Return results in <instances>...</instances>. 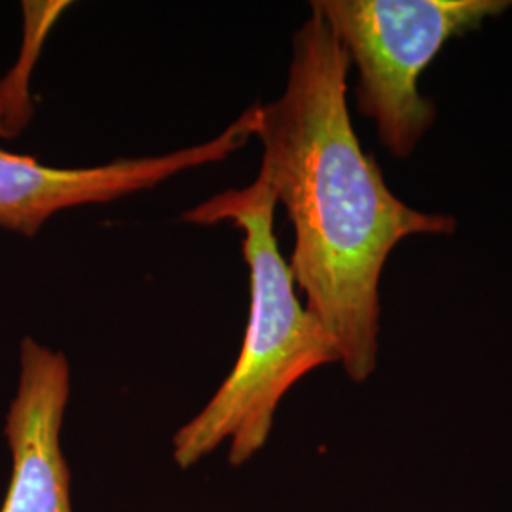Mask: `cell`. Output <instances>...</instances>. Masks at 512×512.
Returning a JSON list of instances; mask_svg holds the SVG:
<instances>
[{"instance_id": "6da1fadb", "label": "cell", "mask_w": 512, "mask_h": 512, "mask_svg": "<svg viewBox=\"0 0 512 512\" xmlns=\"http://www.w3.org/2000/svg\"><path fill=\"white\" fill-rule=\"evenodd\" d=\"M348 54L311 6L294 33L285 92L255 105L258 175L294 228L291 272L306 310L325 327L353 382H366L380 351V279L412 236H450L456 219L399 200L366 154L348 109Z\"/></svg>"}, {"instance_id": "7a4b0ae2", "label": "cell", "mask_w": 512, "mask_h": 512, "mask_svg": "<svg viewBox=\"0 0 512 512\" xmlns=\"http://www.w3.org/2000/svg\"><path fill=\"white\" fill-rule=\"evenodd\" d=\"M274 194L258 175L186 211L190 224L230 220L243 232L249 268V321L236 366L202 412L173 437V458L186 469L230 440V463L243 465L270 437L281 399L319 366L340 363L325 327L300 304L294 277L275 239Z\"/></svg>"}, {"instance_id": "5b68a950", "label": "cell", "mask_w": 512, "mask_h": 512, "mask_svg": "<svg viewBox=\"0 0 512 512\" xmlns=\"http://www.w3.org/2000/svg\"><path fill=\"white\" fill-rule=\"evenodd\" d=\"M69 395L67 357L25 336L19 344L18 391L4 423L14 467L0 512H73L71 473L61 452Z\"/></svg>"}, {"instance_id": "3957f363", "label": "cell", "mask_w": 512, "mask_h": 512, "mask_svg": "<svg viewBox=\"0 0 512 512\" xmlns=\"http://www.w3.org/2000/svg\"><path fill=\"white\" fill-rule=\"evenodd\" d=\"M349 63L357 107L395 158H408L437 118L420 78L452 38L505 12L509 0H315Z\"/></svg>"}, {"instance_id": "277c9868", "label": "cell", "mask_w": 512, "mask_h": 512, "mask_svg": "<svg viewBox=\"0 0 512 512\" xmlns=\"http://www.w3.org/2000/svg\"><path fill=\"white\" fill-rule=\"evenodd\" d=\"M253 129L255 107H249L217 137L200 145L164 156L120 158L109 164L69 169L0 150V228L35 238L61 211L114 202L154 188L186 169L224 162L247 145Z\"/></svg>"}]
</instances>
